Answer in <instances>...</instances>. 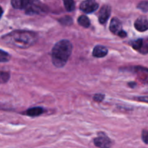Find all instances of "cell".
<instances>
[{"mask_svg":"<svg viewBox=\"0 0 148 148\" xmlns=\"http://www.w3.org/2000/svg\"><path fill=\"white\" fill-rule=\"evenodd\" d=\"M8 43L21 49L30 47L37 40L36 33L28 31H15L4 37Z\"/></svg>","mask_w":148,"mask_h":148,"instance_id":"obj_1","label":"cell"},{"mask_svg":"<svg viewBox=\"0 0 148 148\" xmlns=\"http://www.w3.org/2000/svg\"><path fill=\"white\" fill-rule=\"evenodd\" d=\"M72 44L66 39L57 42L52 51V60L57 68H62L66 64L72 53Z\"/></svg>","mask_w":148,"mask_h":148,"instance_id":"obj_2","label":"cell"},{"mask_svg":"<svg viewBox=\"0 0 148 148\" xmlns=\"http://www.w3.org/2000/svg\"><path fill=\"white\" fill-rule=\"evenodd\" d=\"M95 146L99 148H110L113 145V142L104 133H99L97 137L94 139Z\"/></svg>","mask_w":148,"mask_h":148,"instance_id":"obj_3","label":"cell"},{"mask_svg":"<svg viewBox=\"0 0 148 148\" xmlns=\"http://www.w3.org/2000/svg\"><path fill=\"white\" fill-rule=\"evenodd\" d=\"M110 30L113 34H116L121 38H124L127 35L126 33L122 29V25L121 21L116 18L111 20L110 24Z\"/></svg>","mask_w":148,"mask_h":148,"instance_id":"obj_4","label":"cell"},{"mask_svg":"<svg viewBox=\"0 0 148 148\" xmlns=\"http://www.w3.org/2000/svg\"><path fill=\"white\" fill-rule=\"evenodd\" d=\"M99 7L95 0H85L81 4L80 10L86 13H92L97 10Z\"/></svg>","mask_w":148,"mask_h":148,"instance_id":"obj_5","label":"cell"},{"mask_svg":"<svg viewBox=\"0 0 148 148\" xmlns=\"http://www.w3.org/2000/svg\"><path fill=\"white\" fill-rule=\"evenodd\" d=\"M111 13V8L108 5H104L99 12V22L101 24H105L108 21Z\"/></svg>","mask_w":148,"mask_h":148,"instance_id":"obj_6","label":"cell"},{"mask_svg":"<svg viewBox=\"0 0 148 148\" xmlns=\"http://www.w3.org/2000/svg\"><path fill=\"white\" fill-rule=\"evenodd\" d=\"M134 27L138 31L143 32L148 30V20L145 17H139L134 23Z\"/></svg>","mask_w":148,"mask_h":148,"instance_id":"obj_7","label":"cell"},{"mask_svg":"<svg viewBox=\"0 0 148 148\" xmlns=\"http://www.w3.org/2000/svg\"><path fill=\"white\" fill-rule=\"evenodd\" d=\"M108 53V50L106 47L103 46H101V45H97V46L95 47L93 49V52H92V55L94 57L98 58H104L105 56H106Z\"/></svg>","mask_w":148,"mask_h":148,"instance_id":"obj_8","label":"cell"},{"mask_svg":"<svg viewBox=\"0 0 148 148\" xmlns=\"http://www.w3.org/2000/svg\"><path fill=\"white\" fill-rule=\"evenodd\" d=\"M44 113V110L42 108H39V107H36V108H30L29 110L25 112L27 116H32V117H35V116H39L41 114Z\"/></svg>","mask_w":148,"mask_h":148,"instance_id":"obj_9","label":"cell"},{"mask_svg":"<svg viewBox=\"0 0 148 148\" xmlns=\"http://www.w3.org/2000/svg\"><path fill=\"white\" fill-rule=\"evenodd\" d=\"M78 23L80 25L84 27V28H88L90 25V21L89 19L86 16V15H82L78 18Z\"/></svg>","mask_w":148,"mask_h":148,"instance_id":"obj_10","label":"cell"},{"mask_svg":"<svg viewBox=\"0 0 148 148\" xmlns=\"http://www.w3.org/2000/svg\"><path fill=\"white\" fill-rule=\"evenodd\" d=\"M65 9L69 12H72L75 9V3L73 0H62Z\"/></svg>","mask_w":148,"mask_h":148,"instance_id":"obj_11","label":"cell"},{"mask_svg":"<svg viewBox=\"0 0 148 148\" xmlns=\"http://www.w3.org/2000/svg\"><path fill=\"white\" fill-rule=\"evenodd\" d=\"M10 79V73L5 71H0V84H5Z\"/></svg>","mask_w":148,"mask_h":148,"instance_id":"obj_12","label":"cell"},{"mask_svg":"<svg viewBox=\"0 0 148 148\" xmlns=\"http://www.w3.org/2000/svg\"><path fill=\"white\" fill-rule=\"evenodd\" d=\"M10 59V56L8 52L0 49V62H8Z\"/></svg>","mask_w":148,"mask_h":148,"instance_id":"obj_13","label":"cell"},{"mask_svg":"<svg viewBox=\"0 0 148 148\" xmlns=\"http://www.w3.org/2000/svg\"><path fill=\"white\" fill-rule=\"evenodd\" d=\"M142 39H136V40L133 41L132 42V47L135 49V50L139 52L141 47H142Z\"/></svg>","mask_w":148,"mask_h":148,"instance_id":"obj_14","label":"cell"},{"mask_svg":"<svg viewBox=\"0 0 148 148\" xmlns=\"http://www.w3.org/2000/svg\"><path fill=\"white\" fill-rule=\"evenodd\" d=\"M59 22L63 25H71L73 23V20L71 17L65 16L60 18L59 20Z\"/></svg>","mask_w":148,"mask_h":148,"instance_id":"obj_15","label":"cell"},{"mask_svg":"<svg viewBox=\"0 0 148 148\" xmlns=\"http://www.w3.org/2000/svg\"><path fill=\"white\" fill-rule=\"evenodd\" d=\"M139 52L142 54L148 53V38L146 39H142V45Z\"/></svg>","mask_w":148,"mask_h":148,"instance_id":"obj_16","label":"cell"},{"mask_svg":"<svg viewBox=\"0 0 148 148\" xmlns=\"http://www.w3.org/2000/svg\"><path fill=\"white\" fill-rule=\"evenodd\" d=\"M138 8L140 9L143 12H147L148 11V2L147 1H143L138 5Z\"/></svg>","mask_w":148,"mask_h":148,"instance_id":"obj_17","label":"cell"},{"mask_svg":"<svg viewBox=\"0 0 148 148\" xmlns=\"http://www.w3.org/2000/svg\"><path fill=\"white\" fill-rule=\"evenodd\" d=\"M142 141L145 144H148V131H143L142 134Z\"/></svg>","mask_w":148,"mask_h":148,"instance_id":"obj_18","label":"cell"},{"mask_svg":"<svg viewBox=\"0 0 148 148\" xmlns=\"http://www.w3.org/2000/svg\"><path fill=\"white\" fill-rule=\"evenodd\" d=\"M104 97H105V96H104L103 95H101V94H97V95H95V97H94V100L96 101V102H100L103 100Z\"/></svg>","mask_w":148,"mask_h":148,"instance_id":"obj_19","label":"cell"},{"mask_svg":"<svg viewBox=\"0 0 148 148\" xmlns=\"http://www.w3.org/2000/svg\"><path fill=\"white\" fill-rule=\"evenodd\" d=\"M20 2H21L22 9H23V8H27L28 6L30 3V0H20Z\"/></svg>","mask_w":148,"mask_h":148,"instance_id":"obj_20","label":"cell"},{"mask_svg":"<svg viewBox=\"0 0 148 148\" xmlns=\"http://www.w3.org/2000/svg\"><path fill=\"white\" fill-rule=\"evenodd\" d=\"M137 100L148 103V97H140L137 98Z\"/></svg>","mask_w":148,"mask_h":148,"instance_id":"obj_21","label":"cell"},{"mask_svg":"<svg viewBox=\"0 0 148 148\" xmlns=\"http://www.w3.org/2000/svg\"><path fill=\"white\" fill-rule=\"evenodd\" d=\"M2 14H3V10H2V8L0 7V18H2Z\"/></svg>","mask_w":148,"mask_h":148,"instance_id":"obj_22","label":"cell"}]
</instances>
